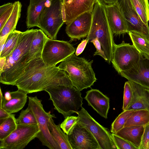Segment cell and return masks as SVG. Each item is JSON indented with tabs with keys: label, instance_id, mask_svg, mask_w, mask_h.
I'll return each instance as SVG.
<instances>
[{
	"label": "cell",
	"instance_id": "obj_25",
	"mask_svg": "<svg viewBox=\"0 0 149 149\" xmlns=\"http://www.w3.org/2000/svg\"><path fill=\"white\" fill-rule=\"evenodd\" d=\"M48 127L60 149H72L67 135L61 130L60 124L57 125L55 123L52 118L49 120Z\"/></svg>",
	"mask_w": 149,
	"mask_h": 149
},
{
	"label": "cell",
	"instance_id": "obj_10",
	"mask_svg": "<svg viewBox=\"0 0 149 149\" xmlns=\"http://www.w3.org/2000/svg\"><path fill=\"white\" fill-rule=\"evenodd\" d=\"M142 56L133 45L123 41L120 44H115L111 62L119 74L133 67Z\"/></svg>",
	"mask_w": 149,
	"mask_h": 149
},
{
	"label": "cell",
	"instance_id": "obj_28",
	"mask_svg": "<svg viewBox=\"0 0 149 149\" xmlns=\"http://www.w3.org/2000/svg\"><path fill=\"white\" fill-rule=\"evenodd\" d=\"M15 114H11L4 119H0V140H3L17 128V124Z\"/></svg>",
	"mask_w": 149,
	"mask_h": 149
},
{
	"label": "cell",
	"instance_id": "obj_20",
	"mask_svg": "<svg viewBox=\"0 0 149 149\" xmlns=\"http://www.w3.org/2000/svg\"><path fill=\"white\" fill-rule=\"evenodd\" d=\"M11 99L6 101L4 98L0 105V107L10 114L17 112L22 109L26 103L27 98V93L20 89L11 92Z\"/></svg>",
	"mask_w": 149,
	"mask_h": 149
},
{
	"label": "cell",
	"instance_id": "obj_18",
	"mask_svg": "<svg viewBox=\"0 0 149 149\" xmlns=\"http://www.w3.org/2000/svg\"><path fill=\"white\" fill-rule=\"evenodd\" d=\"M91 106L102 117L107 119L110 107V100L99 90L91 89L86 92L84 97Z\"/></svg>",
	"mask_w": 149,
	"mask_h": 149
},
{
	"label": "cell",
	"instance_id": "obj_34",
	"mask_svg": "<svg viewBox=\"0 0 149 149\" xmlns=\"http://www.w3.org/2000/svg\"><path fill=\"white\" fill-rule=\"evenodd\" d=\"M133 95L132 88L130 81H128L125 83L124 86L123 103L122 109L127 110L130 105Z\"/></svg>",
	"mask_w": 149,
	"mask_h": 149
},
{
	"label": "cell",
	"instance_id": "obj_3",
	"mask_svg": "<svg viewBox=\"0 0 149 149\" xmlns=\"http://www.w3.org/2000/svg\"><path fill=\"white\" fill-rule=\"evenodd\" d=\"M60 69L58 66H47L41 57L36 58L29 62L14 86L27 94L44 91Z\"/></svg>",
	"mask_w": 149,
	"mask_h": 149
},
{
	"label": "cell",
	"instance_id": "obj_15",
	"mask_svg": "<svg viewBox=\"0 0 149 149\" xmlns=\"http://www.w3.org/2000/svg\"><path fill=\"white\" fill-rule=\"evenodd\" d=\"M119 74L129 81L149 88V59L143 56L133 67L120 72Z\"/></svg>",
	"mask_w": 149,
	"mask_h": 149
},
{
	"label": "cell",
	"instance_id": "obj_14",
	"mask_svg": "<svg viewBox=\"0 0 149 149\" xmlns=\"http://www.w3.org/2000/svg\"><path fill=\"white\" fill-rule=\"evenodd\" d=\"M92 11L79 15L66 25L65 32L70 40H79L88 36L91 25Z\"/></svg>",
	"mask_w": 149,
	"mask_h": 149
},
{
	"label": "cell",
	"instance_id": "obj_43",
	"mask_svg": "<svg viewBox=\"0 0 149 149\" xmlns=\"http://www.w3.org/2000/svg\"><path fill=\"white\" fill-rule=\"evenodd\" d=\"M105 5H111L116 3L118 0H100Z\"/></svg>",
	"mask_w": 149,
	"mask_h": 149
},
{
	"label": "cell",
	"instance_id": "obj_35",
	"mask_svg": "<svg viewBox=\"0 0 149 149\" xmlns=\"http://www.w3.org/2000/svg\"><path fill=\"white\" fill-rule=\"evenodd\" d=\"M112 134L117 149H138L129 141L115 134L112 133Z\"/></svg>",
	"mask_w": 149,
	"mask_h": 149
},
{
	"label": "cell",
	"instance_id": "obj_42",
	"mask_svg": "<svg viewBox=\"0 0 149 149\" xmlns=\"http://www.w3.org/2000/svg\"><path fill=\"white\" fill-rule=\"evenodd\" d=\"M6 61V57H0V74L3 71Z\"/></svg>",
	"mask_w": 149,
	"mask_h": 149
},
{
	"label": "cell",
	"instance_id": "obj_30",
	"mask_svg": "<svg viewBox=\"0 0 149 149\" xmlns=\"http://www.w3.org/2000/svg\"><path fill=\"white\" fill-rule=\"evenodd\" d=\"M142 21L148 24L149 21V3L148 0H130Z\"/></svg>",
	"mask_w": 149,
	"mask_h": 149
},
{
	"label": "cell",
	"instance_id": "obj_38",
	"mask_svg": "<svg viewBox=\"0 0 149 149\" xmlns=\"http://www.w3.org/2000/svg\"><path fill=\"white\" fill-rule=\"evenodd\" d=\"M14 4L6 11L0 15V31H1L11 15L14 8Z\"/></svg>",
	"mask_w": 149,
	"mask_h": 149
},
{
	"label": "cell",
	"instance_id": "obj_40",
	"mask_svg": "<svg viewBox=\"0 0 149 149\" xmlns=\"http://www.w3.org/2000/svg\"><path fill=\"white\" fill-rule=\"evenodd\" d=\"M10 114L2 107H0V119H5Z\"/></svg>",
	"mask_w": 149,
	"mask_h": 149
},
{
	"label": "cell",
	"instance_id": "obj_44",
	"mask_svg": "<svg viewBox=\"0 0 149 149\" xmlns=\"http://www.w3.org/2000/svg\"><path fill=\"white\" fill-rule=\"evenodd\" d=\"M11 92L8 91L6 92L4 94V98L6 101H9L11 98Z\"/></svg>",
	"mask_w": 149,
	"mask_h": 149
},
{
	"label": "cell",
	"instance_id": "obj_8",
	"mask_svg": "<svg viewBox=\"0 0 149 149\" xmlns=\"http://www.w3.org/2000/svg\"><path fill=\"white\" fill-rule=\"evenodd\" d=\"M40 132L38 124H18L16 129L0 140V149H23Z\"/></svg>",
	"mask_w": 149,
	"mask_h": 149
},
{
	"label": "cell",
	"instance_id": "obj_22",
	"mask_svg": "<svg viewBox=\"0 0 149 149\" xmlns=\"http://www.w3.org/2000/svg\"><path fill=\"white\" fill-rule=\"evenodd\" d=\"M145 127L142 126L124 127L115 134L130 142L139 149Z\"/></svg>",
	"mask_w": 149,
	"mask_h": 149
},
{
	"label": "cell",
	"instance_id": "obj_21",
	"mask_svg": "<svg viewBox=\"0 0 149 149\" xmlns=\"http://www.w3.org/2000/svg\"><path fill=\"white\" fill-rule=\"evenodd\" d=\"M52 0H30L28 6L26 23L28 28L37 26L40 15L44 8Z\"/></svg>",
	"mask_w": 149,
	"mask_h": 149
},
{
	"label": "cell",
	"instance_id": "obj_19",
	"mask_svg": "<svg viewBox=\"0 0 149 149\" xmlns=\"http://www.w3.org/2000/svg\"><path fill=\"white\" fill-rule=\"evenodd\" d=\"M132 88L133 95L127 110L146 109L149 111V88L133 81H129Z\"/></svg>",
	"mask_w": 149,
	"mask_h": 149
},
{
	"label": "cell",
	"instance_id": "obj_45",
	"mask_svg": "<svg viewBox=\"0 0 149 149\" xmlns=\"http://www.w3.org/2000/svg\"><path fill=\"white\" fill-rule=\"evenodd\" d=\"M4 99V96H3L2 92L0 88V104H1Z\"/></svg>",
	"mask_w": 149,
	"mask_h": 149
},
{
	"label": "cell",
	"instance_id": "obj_27",
	"mask_svg": "<svg viewBox=\"0 0 149 149\" xmlns=\"http://www.w3.org/2000/svg\"><path fill=\"white\" fill-rule=\"evenodd\" d=\"M149 123V111L146 109L136 110L129 118L124 127L133 126H145Z\"/></svg>",
	"mask_w": 149,
	"mask_h": 149
},
{
	"label": "cell",
	"instance_id": "obj_31",
	"mask_svg": "<svg viewBox=\"0 0 149 149\" xmlns=\"http://www.w3.org/2000/svg\"><path fill=\"white\" fill-rule=\"evenodd\" d=\"M136 110H127L123 111L112 123L111 127V132L115 134L123 128L129 118Z\"/></svg>",
	"mask_w": 149,
	"mask_h": 149
},
{
	"label": "cell",
	"instance_id": "obj_4",
	"mask_svg": "<svg viewBox=\"0 0 149 149\" xmlns=\"http://www.w3.org/2000/svg\"><path fill=\"white\" fill-rule=\"evenodd\" d=\"M105 4L100 0H97L92 11L91 27L86 39L88 42L95 38L100 42L110 64L115 44L113 34L107 19L105 11Z\"/></svg>",
	"mask_w": 149,
	"mask_h": 149
},
{
	"label": "cell",
	"instance_id": "obj_32",
	"mask_svg": "<svg viewBox=\"0 0 149 149\" xmlns=\"http://www.w3.org/2000/svg\"><path fill=\"white\" fill-rule=\"evenodd\" d=\"M16 123L17 124H37L36 118L33 113L29 107L21 111L18 117L16 119Z\"/></svg>",
	"mask_w": 149,
	"mask_h": 149
},
{
	"label": "cell",
	"instance_id": "obj_46",
	"mask_svg": "<svg viewBox=\"0 0 149 149\" xmlns=\"http://www.w3.org/2000/svg\"><path fill=\"white\" fill-rule=\"evenodd\" d=\"M72 0H63V4L68 3L71 2Z\"/></svg>",
	"mask_w": 149,
	"mask_h": 149
},
{
	"label": "cell",
	"instance_id": "obj_9",
	"mask_svg": "<svg viewBox=\"0 0 149 149\" xmlns=\"http://www.w3.org/2000/svg\"><path fill=\"white\" fill-rule=\"evenodd\" d=\"M75 52L73 46L67 41L47 38L41 55L42 59L47 66H56Z\"/></svg>",
	"mask_w": 149,
	"mask_h": 149
},
{
	"label": "cell",
	"instance_id": "obj_11",
	"mask_svg": "<svg viewBox=\"0 0 149 149\" xmlns=\"http://www.w3.org/2000/svg\"><path fill=\"white\" fill-rule=\"evenodd\" d=\"M78 123L86 127L96 138L101 149H117L112 134L96 121L83 107L77 113Z\"/></svg>",
	"mask_w": 149,
	"mask_h": 149
},
{
	"label": "cell",
	"instance_id": "obj_16",
	"mask_svg": "<svg viewBox=\"0 0 149 149\" xmlns=\"http://www.w3.org/2000/svg\"><path fill=\"white\" fill-rule=\"evenodd\" d=\"M105 11L113 34L120 35L128 33L125 20L117 2L111 5H105Z\"/></svg>",
	"mask_w": 149,
	"mask_h": 149
},
{
	"label": "cell",
	"instance_id": "obj_26",
	"mask_svg": "<svg viewBox=\"0 0 149 149\" xmlns=\"http://www.w3.org/2000/svg\"><path fill=\"white\" fill-rule=\"evenodd\" d=\"M128 33L134 46L143 56L149 59V40L140 32L131 31Z\"/></svg>",
	"mask_w": 149,
	"mask_h": 149
},
{
	"label": "cell",
	"instance_id": "obj_29",
	"mask_svg": "<svg viewBox=\"0 0 149 149\" xmlns=\"http://www.w3.org/2000/svg\"><path fill=\"white\" fill-rule=\"evenodd\" d=\"M21 31L14 30L8 35L4 47L0 52V57H6L13 52L18 43Z\"/></svg>",
	"mask_w": 149,
	"mask_h": 149
},
{
	"label": "cell",
	"instance_id": "obj_1",
	"mask_svg": "<svg viewBox=\"0 0 149 149\" xmlns=\"http://www.w3.org/2000/svg\"><path fill=\"white\" fill-rule=\"evenodd\" d=\"M44 91L49 94L54 109L65 118L77 113L82 107L81 93L73 85L66 73H58Z\"/></svg>",
	"mask_w": 149,
	"mask_h": 149
},
{
	"label": "cell",
	"instance_id": "obj_13",
	"mask_svg": "<svg viewBox=\"0 0 149 149\" xmlns=\"http://www.w3.org/2000/svg\"><path fill=\"white\" fill-rule=\"evenodd\" d=\"M126 21L128 33L135 31L142 33L149 40V27L142 20L130 0H118L117 2Z\"/></svg>",
	"mask_w": 149,
	"mask_h": 149
},
{
	"label": "cell",
	"instance_id": "obj_41",
	"mask_svg": "<svg viewBox=\"0 0 149 149\" xmlns=\"http://www.w3.org/2000/svg\"><path fill=\"white\" fill-rule=\"evenodd\" d=\"M13 4V3H8L1 6L0 7V15L8 10Z\"/></svg>",
	"mask_w": 149,
	"mask_h": 149
},
{
	"label": "cell",
	"instance_id": "obj_33",
	"mask_svg": "<svg viewBox=\"0 0 149 149\" xmlns=\"http://www.w3.org/2000/svg\"><path fill=\"white\" fill-rule=\"evenodd\" d=\"M78 116H69L65 118L60 124V127L63 132L68 135L70 134L79 120Z\"/></svg>",
	"mask_w": 149,
	"mask_h": 149
},
{
	"label": "cell",
	"instance_id": "obj_5",
	"mask_svg": "<svg viewBox=\"0 0 149 149\" xmlns=\"http://www.w3.org/2000/svg\"><path fill=\"white\" fill-rule=\"evenodd\" d=\"M93 61H89L74 53L62 61L58 67L68 73L73 85L81 91L91 87L96 81L92 67Z\"/></svg>",
	"mask_w": 149,
	"mask_h": 149
},
{
	"label": "cell",
	"instance_id": "obj_47",
	"mask_svg": "<svg viewBox=\"0 0 149 149\" xmlns=\"http://www.w3.org/2000/svg\"></svg>",
	"mask_w": 149,
	"mask_h": 149
},
{
	"label": "cell",
	"instance_id": "obj_23",
	"mask_svg": "<svg viewBox=\"0 0 149 149\" xmlns=\"http://www.w3.org/2000/svg\"><path fill=\"white\" fill-rule=\"evenodd\" d=\"M47 38L40 29H37L29 51V62L36 58L41 57L42 52Z\"/></svg>",
	"mask_w": 149,
	"mask_h": 149
},
{
	"label": "cell",
	"instance_id": "obj_17",
	"mask_svg": "<svg viewBox=\"0 0 149 149\" xmlns=\"http://www.w3.org/2000/svg\"><path fill=\"white\" fill-rule=\"evenodd\" d=\"M97 0H72L68 3L63 4L64 23L67 25L79 15L92 11Z\"/></svg>",
	"mask_w": 149,
	"mask_h": 149
},
{
	"label": "cell",
	"instance_id": "obj_2",
	"mask_svg": "<svg viewBox=\"0 0 149 149\" xmlns=\"http://www.w3.org/2000/svg\"><path fill=\"white\" fill-rule=\"evenodd\" d=\"M36 30L32 29L21 33L16 47L6 57L3 70L0 74L1 83L14 86L24 72L29 62V51Z\"/></svg>",
	"mask_w": 149,
	"mask_h": 149
},
{
	"label": "cell",
	"instance_id": "obj_37",
	"mask_svg": "<svg viewBox=\"0 0 149 149\" xmlns=\"http://www.w3.org/2000/svg\"><path fill=\"white\" fill-rule=\"evenodd\" d=\"M91 42L93 43L96 49V51L94 54V55H99L102 57L106 61H107V59L105 55L104 51L102 49L101 44L97 38L92 40Z\"/></svg>",
	"mask_w": 149,
	"mask_h": 149
},
{
	"label": "cell",
	"instance_id": "obj_6",
	"mask_svg": "<svg viewBox=\"0 0 149 149\" xmlns=\"http://www.w3.org/2000/svg\"><path fill=\"white\" fill-rule=\"evenodd\" d=\"M63 7V0H52L45 7L40 15L37 27L50 39L56 40L64 23Z\"/></svg>",
	"mask_w": 149,
	"mask_h": 149
},
{
	"label": "cell",
	"instance_id": "obj_39",
	"mask_svg": "<svg viewBox=\"0 0 149 149\" xmlns=\"http://www.w3.org/2000/svg\"><path fill=\"white\" fill-rule=\"evenodd\" d=\"M88 42V41L86 39L83 40L79 45L76 49L75 54L78 56L81 54L83 51L86 46Z\"/></svg>",
	"mask_w": 149,
	"mask_h": 149
},
{
	"label": "cell",
	"instance_id": "obj_7",
	"mask_svg": "<svg viewBox=\"0 0 149 149\" xmlns=\"http://www.w3.org/2000/svg\"><path fill=\"white\" fill-rule=\"evenodd\" d=\"M28 106L33 113L40 130L37 138L42 144L50 149H60L59 146L51 134L48 127V123L51 118H56L54 114L46 111L42 100L37 96L29 97Z\"/></svg>",
	"mask_w": 149,
	"mask_h": 149
},
{
	"label": "cell",
	"instance_id": "obj_12",
	"mask_svg": "<svg viewBox=\"0 0 149 149\" xmlns=\"http://www.w3.org/2000/svg\"><path fill=\"white\" fill-rule=\"evenodd\" d=\"M67 135L72 149H101L90 130L78 122Z\"/></svg>",
	"mask_w": 149,
	"mask_h": 149
},
{
	"label": "cell",
	"instance_id": "obj_24",
	"mask_svg": "<svg viewBox=\"0 0 149 149\" xmlns=\"http://www.w3.org/2000/svg\"><path fill=\"white\" fill-rule=\"evenodd\" d=\"M14 4V8L11 15L0 31V38L8 35L10 33L15 30L20 17L22 5L19 1L15 2Z\"/></svg>",
	"mask_w": 149,
	"mask_h": 149
},
{
	"label": "cell",
	"instance_id": "obj_36",
	"mask_svg": "<svg viewBox=\"0 0 149 149\" xmlns=\"http://www.w3.org/2000/svg\"><path fill=\"white\" fill-rule=\"evenodd\" d=\"M139 149H149V123L145 127Z\"/></svg>",
	"mask_w": 149,
	"mask_h": 149
}]
</instances>
